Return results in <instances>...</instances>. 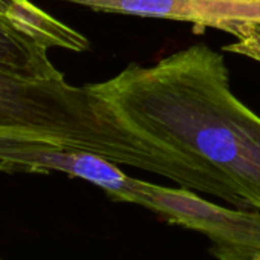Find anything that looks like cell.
<instances>
[{
    "label": "cell",
    "mask_w": 260,
    "mask_h": 260,
    "mask_svg": "<svg viewBox=\"0 0 260 260\" xmlns=\"http://www.w3.org/2000/svg\"><path fill=\"white\" fill-rule=\"evenodd\" d=\"M87 87L125 127L217 169L260 210V116L231 90L219 51L198 43Z\"/></svg>",
    "instance_id": "6da1fadb"
},
{
    "label": "cell",
    "mask_w": 260,
    "mask_h": 260,
    "mask_svg": "<svg viewBox=\"0 0 260 260\" xmlns=\"http://www.w3.org/2000/svg\"><path fill=\"white\" fill-rule=\"evenodd\" d=\"M0 140L84 150L158 176L173 164L167 146L125 127L87 84L78 87L64 77L28 80L0 71Z\"/></svg>",
    "instance_id": "7a4b0ae2"
},
{
    "label": "cell",
    "mask_w": 260,
    "mask_h": 260,
    "mask_svg": "<svg viewBox=\"0 0 260 260\" xmlns=\"http://www.w3.org/2000/svg\"><path fill=\"white\" fill-rule=\"evenodd\" d=\"M116 202L144 207L172 225L204 234L217 260H260V210L219 205L184 187H166L125 173Z\"/></svg>",
    "instance_id": "3957f363"
},
{
    "label": "cell",
    "mask_w": 260,
    "mask_h": 260,
    "mask_svg": "<svg viewBox=\"0 0 260 260\" xmlns=\"http://www.w3.org/2000/svg\"><path fill=\"white\" fill-rule=\"evenodd\" d=\"M95 13L122 14L190 23L231 36L245 26L260 25V0H60Z\"/></svg>",
    "instance_id": "277c9868"
},
{
    "label": "cell",
    "mask_w": 260,
    "mask_h": 260,
    "mask_svg": "<svg viewBox=\"0 0 260 260\" xmlns=\"http://www.w3.org/2000/svg\"><path fill=\"white\" fill-rule=\"evenodd\" d=\"M49 48L0 17V71L28 80L64 77L51 61Z\"/></svg>",
    "instance_id": "5b68a950"
},
{
    "label": "cell",
    "mask_w": 260,
    "mask_h": 260,
    "mask_svg": "<svg viewBox=\"0 0 260 260\" xmlns=\"http://www.w3.org/2000/svg\"><path fill=\"white\" fill-rule=\"evenodd\" d=\"M0 17L26 31L46 48H61L72 52L89 49V40L31 0H0Z\"/></svg>",
    "instance_id": "8992f818"
},
{
    "label": "cell",
    "mask_w": 260,
    "mask_h": 260,
    "mask_svg": "<svg viewBox=\"0 0 260 260\" xmlns=\"http://www.w3.org/2000/svg\"><path fill=\"white\" fill-rule=\"evenodd\" d=\"M237 40L223 46L222 51L237 54L260 63V25H251L239 29L234 36Z\"/></svg>",
    "instance_id": "52a82bcc"
},
{
    "label": "cell",
    "mask_w": 260,
    "mask_h": 260,
    "mask_svg": "<svg viewBox=\"0 0 260 260\" xmlns=\"http://www.w3.org/2000/svg\"><path fill=\"white\" fill-rule=\"evenodd\" d=\"M0 260H5V258H4V257H0Z\"/></svg>",
    "instance_id": "ba28073f"
}]
</instances>
